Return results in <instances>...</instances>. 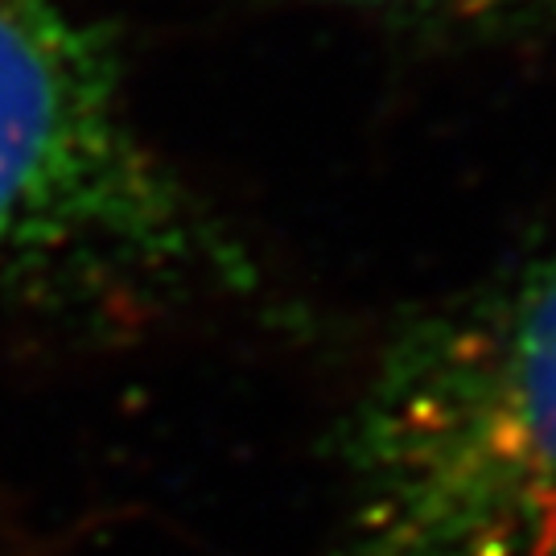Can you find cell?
<instances>
[{"instance_id": "cell-2", "label": "cell", "mask_w": 556, "mask_h": 556, "mask_svg": "<svg viewBox=\"0 0 556 556\" xmlns=\"http://www.w3.org/2000/svg\"><path fill=\"white\" fill-rule=\"evenodd\" d=\"M256 289L252 252L144 140L108 34L66 0H0V301L128 321Z\"/></svg>"}, {"instance_id": "cell-3", "label": "cell", "mask_w": 556, "mask_h": 556, "mask_svg": "<svg viewBox=\"0 0 556 556\" xmlns=\"http://www.w3.org/2000/svg\"><path fill=\"white\" fill-rule=\"evenodd\" d=\"M314 4L388 21L454 25V29H498V25H523V21L556 13V0H314Z\"/></svg>"}, {"instance_id": "cell-1", "label": "cell", "mask_w": 556, "mask_h": 556, "mask_svg": "<svg viewBox=\"0 0 556 556\" xmlns=\"http://www.w3.org/2000/svg\"><path fill=\"white\" fill-rule=\"evenodd\" d=\"M330 457L321 556H556V231L404 309Z\"/></svg>"}]
</instances>
